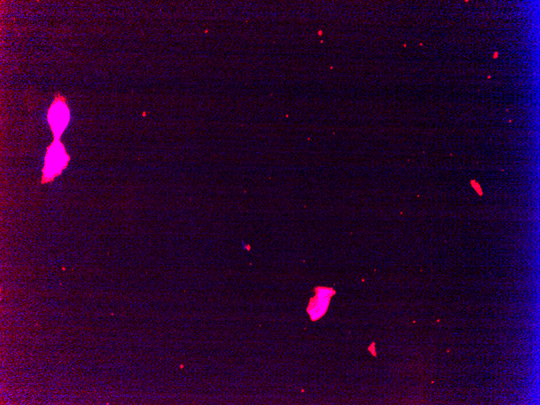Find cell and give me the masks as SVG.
<instances>
[{
	"label": "cell",
	"instance_id": "cell-2",
	"mask_svg": "<svg viewBox=\"0 0 540 405\" xmlns=\"http://www.w3.org/2000/svg\"><path fill=\"white\" fill-rule=\"evenodd\" d=\"M71 121V112L66 97L59 93L54 95V101L47 111V121L54 139L60 140Z\"/></svg>",
	"mask_w": 540,
	"mask_h": 405
},
{
	"label": "cell",
	"instance_id": "cell-1",
	"mask_svg": "<svg viewBox=\"0 0 540 405\" xmlns=\"http://www.w3.org/2000/svg\"><path fill=\"white\" fill-rule=\"evenodd\" d=\"M71 161L64 144L61 140L54 139L47 147L42 169L41 184L52 182L55 178L62 174Z\"/></svg>",
	"mask_w": 540,
	"mask_h": 405
},
{
	"label": "cell",
	"instance_id": "cell-4",
	"mask_svg": "<svg viewBox=\"0 0 540 405\" xmlns=\"http://www.w3.org/2000/svg\"><path fill=\"white\" fill-rule=\"evenodd\" d=\"M498 54H499V53H495L494 58L498 57L499 56Z\"/></svg>",
	"mask_w": 540,
	"mask_h": 405
},
{
	"label": "cell",
	"instance_id": "cell-3",
	"mask_svg": "<svg viewBox=\"0 0 540 405\" xmlns=\"http://www.w3.org/2000/svg\"><path fill=\"white\" fill-rule=\"evenodd\" d=\"M316 296L311 299L309 306V312L312 321H316L326 311L330 302V299L335 294L333 289L327 287L316 288Z\"/></svg>",
	"mask_w": 540,
	"mask_h": 405
}]
</instances>
